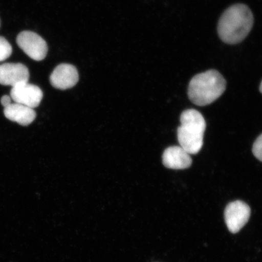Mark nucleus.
<instances>
[{"label":"nucleus","instance_id":"obj_4","mask_svg":"<svg viewBox=\"0 0 262 262\" xmlns=\"http://www.w3.org/2000/svg\"><path fill=\"white\" fill-rule=\"evenodd\" d=\"M16 42L25 53L35 61L44 60L48 53L47 42L40 35L31 31L19 33Z\"/></svg>","mask_w":262,"mask_h":262},{"label":"nucleus","instance_id":"obj_8","mask_svg":"<svg viewBox=\"0 0 262 262\" xmlns=\"http://www.w3.org/2000/svg\"><path fill=\"white\" fill-rule=\"evenodd\" d=\"M78 73L77 69L70 64H61L55 68L51 75L50 81L57 89H70L77 83Z\"/></svg>","mask_w":262,"mask_h":262},{"label":"nucleus","instance_id":"obj_12","mask_svg":"<svg viewBox=\"0 0 262 262\" xmlns=\"http://www.w3.org/2000/svg\"><path fill=\"white\" fill-rule=\"evenodd\" d=\"M253 153L258 160L262 162V134L258 137L254 143Z\"/></svg>","mask_w":262,"mask_h":262},{"label":"nucleus","instance_id":"obj_7","mask_svg":"<svg viewBox=\"0 0 262 262\" xmlns=\"http://www.w3.org/2000/svg\"><path fill=\"white\" fill-rule=\"evenodd\" d=\"M29 72L21 63H5L0 65V84L14 87L28 82Z\"/></svg>","mask_w":262,"mask_h":262},{"label":"nucleus","instance_id":"obj_9","mask_svg":"<svg viewBox=\"0 0 262 262\" xmlns=\"http://www.w3.org/2000/svg\"><path fill=\"white\" fill-rule=\"evenodd\" d=\"M191 155L182 146H171L166 149L162 156L163 165L172 169H185L191 166Z\"/></svg>","mask_w":262,"mask_h":262},{"label":"nucleus","instance_id":"obj_2","mask_svg":"<svg viewBox=\"0 0 262 262\" xmlns=\"http://www.w3.org/2000/svg\"><path fill=\"white\" fill-rule=\"evenodd\" d=\"M226 87L227 81L220 73L209 70L192 78L188 87V97L196 106L208 105L224 94Z\"/></svg>","mask_w":262,"mask_h":262},{"label":"nucleus","instance_id":"obj_14","mask_svg":"<svg viewBox=\"0 0 262 262\" xmlns=\"http://www.w3.org/2000/svg\"><path fill=\"white\" fill-rule=\"evenodd\" d=\"M260 93L262 94V81H261V83L260 86Z\"/></svg>","mask_w":262,"mask_h":262},{"label":"nucleus","instance_id":"obj_13","mask_svg":"<svg viewBox=\"0 0 262 262\" xmlns=\"http://www.w3.org/2000/svg\"><path fill=\"white\" fill-rule=\"evenodd\" d=\"M1 103L3 107H5L11 104V97L9 96H3L1 99Z\"/></svg>","mask_w":262,"mask_h":262},{"label":"nucleus","instance_id":"obj_1","mask_svg":"<svg viewBox=\"0 0 262 262\" xmlns=\"http://www.w3.org/2000/svg\"><path fill=\"white\" fill-rule=\"evenodd\" d=\"M253 24L254 16L250 9L245 5H234L226 10L219 20V37L225 43H239L247 37Z\"/></svg>","mask_w":262,"mask_h":262},{"label":"nucleus","instance_id":"obj_6","mask_svg":"<svg viewBox=\"0 0 262 262\" xmlns=\"http://www.w3.org/2000/svg\"><path fill=\"white\" fill-rule=\"evenodd\" d=\"M43 94L40 88L28 82L12 87L11 97L15 103L34 109L40 104Z\"/></svg>","mask_w":262,"mask_h":262},{"label":"nucleus","instance_id":"obj_5","mask_svg":"<svg viewBox=\"0 0 262 262\" xmlns=\"http://www.w3.org/2000/svg\"><path fill=\"white\" fill-rule=\"evenodd\" d=\"M250 215L251 208L245 202L236 201L229 203L224 212L228 230L231 233H237L247 224Z\"/></svg>","mask_w":262,"mask_h":262},{"label":"nucleus","instance_id":"obj_11","mask_svg":"<svg viewBox=\"0 0 262 262\" xmlns=\"http://www.w3.org/2000/svg\"><path fill=\"white\" fill-rule=\"evenodd\" d=\"M12 52L11 45L5 38L0 37V62L5 61L11 56Z\"/></svg>","mask_w":262,"mask_h":262},{"label":"nucleus","instance_id":"obj_3","mask_svg":"<svg viewBox=\"0 0 262 262\" xmlns=\"http://www.w3.org/2000/svg\"><path fill=\"white\" fill-rule=\"evenodd\" d=\"M180 122L178 129L180 145L189 155H196L204 145L206 126L204 117L198 111L187 110L182 113Z\"/></svg>","mask_w":262,"mask_h":262},{"label":"nucleus","instance_id":"obj_10","mask_svg":"<svg viewBox=\"0 0 262 262\" xmlns=\"http://www.w3.org/2000/svg\"><path fill=\"white\" fill-rule=\"evenodd\" d=\"M5 116L7 119L22 126H28L36 118L34 109L19 103H11L5 107Z\"/></svg>","mask_w":262,"mask_h":262}]
</instances>
